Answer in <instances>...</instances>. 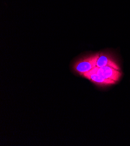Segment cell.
I'll list each match as a JSON object with an SVG mask.
<instances>
[{
    "label": "cell",
    "mask_w": 130,
    "mask_h": 146,
    "mask_svg": "<svg viewBox=\"0 0 130 146\" xmlns=\"http://www.w3.org/2000/svg\"><path fill=\"white\" fill-rule=\"evenodd\" d=\"M99 56V52L91 55L79 60L74 66L75 70L80 75L83 76L96 66L97 61Z\"/></svg>",
    "instance_id": "cell-1"
},
{
    "label": "cell",
    "mask_w": 130,
    "mask_h": 146,
    "mask_svg": "<svg viewBox=\"0 0 130 146\" xmlns=\"http://www.w3.org/2000/svg\"><path fill=\"white\" fill-rule=\"evenodd\" d=\"M98 67L96 66L90 71L87 73H85L82 76L89 79L92 83L95 84L97 86L105 87L113 85L116 83V82L110 79H107L103 78L97 74V71L98 70Z\"/></svg>",
    "instance_id": "cell-2"
},
{
    "label": "cell",
    "mask_w": 130,
    "mask_h": 146,
    "mask_svg": "<svg viewBox=\"0 0 130 146\" xmlns=\"http://www.w3.org/2000/svg\"><path fill=\"white\" fill-rule=\"evenodd\" d=\"M96 66L102 68L104 66H111L117 70H121L119 65L114 55L109 52H99V56L97 61Z\"/></svg>",
    "instance_id": "cell-3"
},
{
    "label": "cell",
    "mask_w": 130,
    "mask_h": 146,
    "mask_svg": "<svg viewBox=\"0 0 130 146\" xmlns=\"http://www.w3.org/2000/svg\"><path fill=\"white\" fill-rule=\"evenodd\" d=\"M97 74L104 78L112 80L116 83L120 80L123 75L121 70H117L111 66L99 68Z\"/></svg>",
    "instance_id": "cell-4"
}]
</instances>
